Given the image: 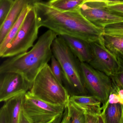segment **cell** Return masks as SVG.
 Instances as JSON below:
<instances>
[{"instance_id": "27", "label": "cell", "mask_w": 123, "mask_h": 123, "mask_svg": "<svg viewBox=\"0 0 123 123\" xmlns=\"http://www.w3.org/2000/svg\"><path fill=\"white\" fill-rule=\"evenodd\" d=\"M86 115L85 123H98V117L97 115L85 113Z\"/></svg>"}, {"instance_id": "26", "label": "cell", "mask_w": 123, "mask_h": 123, "mask_svg": "<svg viewBox=\"0 0 123 123\" xmlns=\"http://www.w3.org/2000/svg\"><path fill=\"white\" fill-rule=\"evenodd\" d=\"M57 123H73L68 112L67 107L65 109L64 113L61 120Z\"/></svg>"}, {"instance_id": "12", "label": "cell", "mask_w": 123, "mask_h": 123, "mask_svg": "<svg viewBox=\"0 0 123 123\" xmlns=\"http://www.w3.org/2000/svg\"><path fill=\"white\" fill-rule=\"evenodd\" d=\"M28 0H15L12 8L3 23L0 25V43H1L13 25L20 16Z\"/></svg>"}, {"instance_id": "28", "label": "cell", "mask_w": 123, "mask_h": 123, "mask_svg": "<svg viewBox=\"0 0 123 123\" xmlns=\"http://www.w3.org/2000/svg\"><path fill=\"white\" fill-rule=\"evenodd\" d=\"M0 123H8L6 117L5 110L3 106L1 107L0 110Z\"/></svg>"}, {"instance_id": "16", "label": "cell", "mask_w": 123, "mask_h": 123, "mask_svg": "<svg viewBox=\"0 0 123 123\" xmlns=\"http://www.w3.org/2000/svg\"><path fill=\"white\" fill-rule=\"evenodd\" d=\"M102 108V114L104 123H121L123 105L120 103L111 104L107 103Z\"/></svg>"}, {"instance_id": "35", "label": "cell", "mask_w": 123, "mask_h": 123, "mask_svg": "<svg viewBox=\"0 0 123 123\" xmlns=\"http://www.w3.org/2000/svg\"><path fill=\"white\" fill-rule=\"evenodd\" d=\"M13 0L14 1L15 0Z\"/></svg>"}, {"instance_id": "10", "label": "cell", "mask_w": 123, "mask_h": 123, "mask_svg": "<svg viewBox=\"0 0 123 123\" xmlns=\"http://www.w3.org/2000/svg\"><path fill=\"white\" fill-rule=\"evenodd\" d=\"M32 86L19 74L8 72L0 74V101L9 99L30 90Z\"/></svg>"}, {"instance_id": "14", "label": "cell", "mask_w": 123, "mask_h": 123, "mask_svg": "<svg viewBox=\"0 0 123 123\" xmlns=\"http://www.w3.org/2000/svg\"><path fill=\"white\" fill-rule=\"evenodd\" d=\"M25 94H19L4 102L3 106L8 123H19Z\"/></svg>"}, {"instance_id": "20", "label": "cell", "mask_w": 123, "mask_h": 123, "mask_svg": "<svg viewBox=\"0 0 123 123\" xmlns=\"http://www.w3.org/2000/svg\"><path fill=\"white\" fill-rule=\"evenodd\" d=\"M51 63L50 66L53 74L57 80L63 85V72L60 64L53 55L51 58Z\"/></svg>"}, {"instance_id": "30", "label": "cell", "mask_w": 123, "mask_h": 123, "mask_svg": "<svg viewBox=\"0 0 123 123\" xmlns=\"http://www.w3.org/2000/svg\"><path fill=\"white\" fill-rule=\"evenodd\" d=\"M19 123H30L26 118L24 115L22 110L19 116Z\"/></svg>"}, {"instance_id": "11", "label": "cell", "mask_w": 123, "mask_h": 123, "mask_svg": "<svg viewBox=\"0 0 123 123\" xmlns=\"http://www.w3.org/2000/svg\"><path fill=\"white\" fill-rule=\"evenodd\" d=\"M60 36L81 63H89L92 58L89 44L76 37L67 35Z\"/></svg>"}, {"instance_id": "31", "label": "cell", "mask_w": 123, "mask_h": 123, "mask_svg": "<svg viewBox=\"0 0 123 123\" xmlns=\"http://www.w3.org/2000/svg\"><path fill=\"white\" fill-rule=\"evenodd\" d=\"M51 0H28V1H29V4L32 5L35 3H39V2L47 3Z\"/></svg>"}, {"instance_id": "5", "label": "cell", "mask_w": 123, "mask_h": 123, "mask_svg": "<svg viewBox=\"0 0 123 123\" xmlns=\"http://www.w3.org/2000/svg\"><path fill=\"white\" fill-rule=\"evenodd\" d=\"M66 107L45 102L28 91L25 95L21 110L30 123H57Z\"/></svg>"}, {"instance_id": "2", "label": "cell", "mask_w": 123, "mask_h": 123, "mask_svg": "<svg viewBox=\"0 0 123 123\" xmlns=\"http://www.w3.org/2000/svg\"><path fill=\"white\" fill-rule=\"evenodd\" d=\"M58 36L48 30L39 37L30 50L6 58L0 66V74L18 73L32 86L37 75L51 60L53 55L52 44Z\"/></svg>"}, {"instance_id": "13", "label": "cell", "mask_w": 123, "mask_h": 123, "mask_svg": "<svg viewBox=\"0 0 123 123\" xmlns=\"http://www.w3.org/2000/svg\"><path fill=\"white\" fill-rule=\"evenodd\" d=\"M69 101L84 113L98 115L102 112V103L98 98L92 95H71Z\"/></svg>"}, {"instance_id": "18", "label": "cell", "mask_w": 123, "mask_h": 123, "mask_svg": "<svg viewBox=\"0 0 123 123\" xmlns=\"http://www.w3.org/2000/svg\"><path fill=\"white\" fill-rule=\"evenodd\" d=\"M103 37L108 49L117 55L123 56V36L104 34Z\"/></svg>"}, {"instance_id": "7", "label": "cell", "mask_w": 123, "mask_h": 123, "mask_svg": "<svg viewBox=\"0 0 123 123\" xmlns=\"http://www.w3.org/2000/svg\"><path fill=\"white\" fill-rule=\"evenodd\" d=\"M80 67L84 87L88 93L98 98L104 107L112 91L113 83L110 77L92 67L89 63H81Z\"/></svg>"}, {"instance_id": "22", "label": "cell", "mask_w": 123, "mask_h": 123, "mask_svg": "<svg viewBox=\"0 0 123 123\" xmlns=\"http://www.w3.org/2000/svg\"><path fill=\"white\" fill-rule=\"evenodd\" d=\"M14 3L13 0H0V25L5 20Z\"/></svg>"}, {"instance_id": "33", "label": "cell", "mask_w": 123, "mask_h": 123, "mask_svg": "<svg viewBox=\"0 0 123 123\" xmlns=\"http://www.w3.org/2000/svg\"><path fill=\"white\" fill-rule=\"evenodd\" d=\"M123 115H122V120H121V123H123Z\"/></svg>"}, {"instance_id": "6", "label": "cell", "mask_w": 123, "mask_h": 123, "mask_svg": "<svg viewBox=\"0 0 123 123\" xmlns=\"http://www.w3.org/2000/svg\"><path fill=\"white\" fill-rule=\"evenodd\" d=\"M40 27L35 9L32 5L17 34L0 57L8 58L28 51L34 45Z\"/></svg>"}, {"instance_id": "19", "label": "cell", "mask_w": 123, "mask_h": 123, "mask_svg": "<svg viewBox=\"0 0 123 123\" xmlns=\"http://www.w3.org/2000/svg\"><path fill=\"white\" fill-rule=\"evenodd\" d=\"M69 115L73 123H85L86 115L84 112L69 102L67 106Z\"/></svg>"}, {"instance_id": "29", "label": "cell", "mask_w": 123, "mask_h": 123, "mask_svg": "<svg viewBox=\"0 0 123 123\" xmlns=\"http://www.w3.org/2000/svg\"><path fill=\"white\" fill-rule=\"evenodd\" d=\"M118 0H84V3H107Z\"/></svg>"}, {"instance_id": "24", "label": "cell", "mask_w": 123, "mask_h": 123, "mask_svg": "<svg viewBox=\"0 0 123 123\" xmlns=\"http://www.w3.org/2000/svg\"><path fill=\"white\" fill-rule=\"evenodd\" d=\"M104 6L110 11L123 17V0L105 3Z\"/></svg>"}, {"instance_id": "1", "label": "cell", "mask_w": 123, "mask_h": 123, "mask_svg": "<svg viewBox=\"0 0 123 123\" xmlns=\"http://www.w3.org/2000/svg\"><path fill=\"white\" fill-rule=\"evenodd\" d=\"M32 5L40 27L47 28L58 36H71L90 44L104 34V29L90 21L80 10L61 11L45 2L36 3Z\"/></svg>"}, {"instance_id": "3", "label": "cell", "mask_w": 123, "mask_h": 123, "mask_svg": "<svg viewBox=\"0 0 123 123\" xmlns=\"http://www.w3.org/2000/svg\"><path fill=\"white\" fill-rule=\"evenodd\" d=\"M52 50L63 69V85L70 96L88 95L82 79L80 62L61 36H57L53 40Z\"/></svg>"}, {"instance_id": "25", "label": "cell", "mask_w": 123, "mask_h": 123, "mask_svg": "<svg viewBox=\"0 0 123 123\" xmlns=\"http://www.w3.org/2000/svg\"><path fill=\"white\" fill-rule=\"evenodd\" d=\"M107 103L111 104H121L120 99L117 93L113 91H111L110 92Z\"/></svg>"}, {"instance_id": "32", "label": "cell", "mask_w": 123, "mask_h": 123, "mask_svg": "<svg viewBox=\"0 0 123 123\" xmlns=\"http://www.w3.org/2000/svg\"><path fill=\"white\" fill-rule=\"evenodd\" d=\"M98 123H104L102 113L97 116Z\"/></svg>"}, {"instance_id": "34", "label": "cell", "mask_w": 123, "mask_h": 123, "mask_svg": "<svg viewBox=\"0 0 123 123\" xmlns=\"http://www.w3.org/2000/svg\"></svg>"}, {"instance_id": "21", "label": "cell", "mask_w": 123, "mask_h": 123, "mask_svg": "<svg viewBox=\"0 0 123 123\" xmlns=\"http://www.w3.org/2000/svg\"><path fill=\"white\" fill-rule=\"evenodd\" d=\"M119 62L118 70L115 75L111 77L113 83L123 89V56L117 55Z\"/></svg>"}, {"instance_id": "23", "label": "cell", "mask_w": 123, "mask_h": 123, "mask_svg": "<svg viewBox=\"0 0 123 123\" xmlns=\"http://www.w3.org/2000/svg\"><path fill=\"white\" fill-rule=\"evenodd\" d=\"M104 30L106 34L123 36V21L107 25Z\"/></svg>"}, {"instance_id": "15", "label": "cell", "mask_w": 123, "mask_h": 123, "mask_svg": "<svg viewBox=\"0 0 123 123\" xmlns=\"http://www.w3.org/2000/svg\"><path fill=\"white\" fill-rule=\"evenodd\" d=\"M32 6V5L28 4L25 7L20 16L11 28L3 41L0 43V55L3 54L4 50L17 34Z\"/></svg>"}, {"instance_id": "8", "label": "cell", "mask_w": 123, "mask_h": 123, "mask_svg": "<svg viewBox=\"0 0 123 123\" xmlns=\"http://www.w3.org/2000/svg\"><path fill=\"white\" fill-rule=\"evenodd\" d=\"M103 35L97 41L89 44L92 58L89 64L94 68L111 77L118 70L119 62L117 55L105 46Z\"/></svg>"}, {"instance_id": "4", "label": "cell", "mask_w": 123, "mask_h": 123, "mask_svg": "<svg viewBox=\"0 0 123 123\" xmlns=\"http://www.w3.org/2000/svg\"><path fill=\"white\" fill-rule=\"evenodd\" d=\"M30 92L50 104L67 106L70 95L66 87L55 76L47 64L37 75Z\"/></svg>"}, {"instance_id": "9", "label": "cell", "mask_w": 123, "mask_h": 123, "mask_svg": "<svg viewBox=\"0 0 123 123\" xmlns=\"http://www.w3.org/2000/svg\"><path fill=\"white\" fill-rule=\"evenodd\" d=\"M80 10L90 21L102 29L109 25L123 21V17L108 11L103 3H86L81 6Z\"/></svg>"}, {"instance_id": "17", "label": "cell", "mask_w": 123, "mask_h": 123, "mask_svg": "<svg viewBox=\"0 0 123 123\" xmlns=\"http://www.w3.org/2000/svg\"><path fill=\"white\" fill-rule=\"evenodd\" d=\"M47 3L61 11H73L80 10L81 6L84 3V0H52Z\"/></svg>"}]
</instances>
